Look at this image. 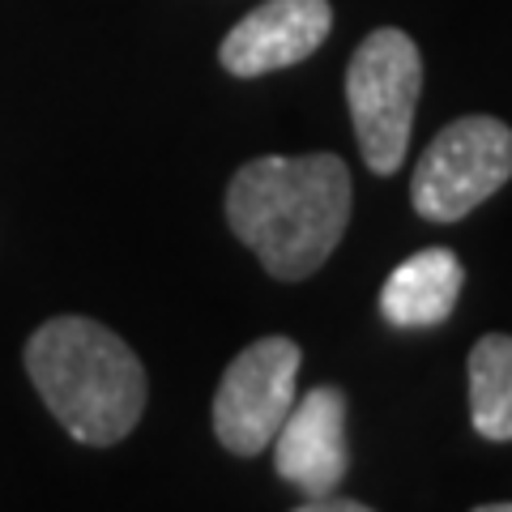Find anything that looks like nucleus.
I'll return each instance as SVG.
<instances>
[{
    "label": "nucleus",
    "instance_id": "6e6552de",
    "mask_svg": "<svg viewBox=\"0 0 512 512\" xmlns=\"http://www.w3.org/2000/svg\"><path fill=\"white\" fill-rule=\"evenodd\" d=\"M461 286H466V269H461L457 252L448 248H423L406 256L380 286V312L397 329H431L453 316Z\"/></svg>",
    "mask_w": 512,
    "mask_h": 512
},
{
    "label": "nucleus",
    "instance_id": "7ed1b4c3",
    "mask_svg": "<svg viewBox=\"0 0 512 512\" xmlns=\"http://www.w3.org/2000/svg\"><path fill=\"white\" fill-rule=\"evenodd\" d=\"M423 90V56L406 30L380 26L350 56L346 103L355 120L363 163L376 175H393L406 163L414 107Z\"/></svg>",
    "mask_w": 512,
    "mask_h": 512
},
{
    "label": "nucleus",
    "instance_id": "20e7f679",
    "mask_svg": "<svg viewBox=\"0 0 512 512\" xmlns=\"http://www.w3.org/2000/svg\"><path fill=\"white\" fill-rule=\"evenodd\" d=\"M512 180V128L495 116H461L440 128L410 180V205L427 222H461Z\"/></svg>",
    "mask_w": 512,
    "mask_h": 512
},
{
    "label": "nucleus",
    "instance_id": "39448f33",
    "mask_svg": "<svg viewBox=\"0 0 512 512\" xmlns=\"http://www.w3.org/2000/svg\"><path fill=\"white\" fill-rule=\"evenodd\" d=\"M299 363L291 338H261L231 359L214 393V436L227 453L256 457L274 444L299 397Z\"/></svg>",
    "mask_w": 512,
    "mask_h": 512
},
{
    "label": "nucleus",
    "instance_id": "1a4fd4ad",
    "mask_svg": "<svg viewBox=\"0 0 512 512\" xmlns=\"http://www.w3.org/2000/svg\"><path fill=\"white\" fill-rule=\"evenodd\" d=\"M470 419L483 440H512V338L487 333L470 350Z\"/></svg>",
    "mask_w": 512,
    "mask_h": 512
},
{
    "label": "nucleus",
    "instance_id": "f03ea898",
    "mask_svg": "<svg viewBox=\"0 0 512 512\" xmlns=\"http://www.w3.org/2000/svg\"><path fill=\"white\" fill-rule=\"evenodd\" d=\"M43 406L77 444L111 448L146 414V367L120 333L90 316H52L26 342Z\"/></svg>",
    "mask_w": 512,
    "mask_h": 512
},
{
    "label": "nucleus",
    "instance_id": "0eeeda50",
    "mask_svg": "<svg viewBox=\"0 0 512 512\" xmlns=\"http://www.w3.org/2000/svg\"><path fill=\"white\" fill-rule=\"evenodd\" d=\"M333 30L329 0H265L231 26L218 60L235 77H265L274 69L308 60Z\"/></svg>",
    "mask_w": 512,
    "mask_h": 512
},
{
    "label": "nucleus",
    "instance_id": "9b49d317",
    "mask_svg": "<svg viewBox=\"0 0 512 512\" xmlns=\"http://www.w3.org/2000/svg\"><path fill=\"white\" fill-rule=\"evenodd\" d=\"M478 512H512V504H483Z\"/></svg>",
    "mask_w": 512,
    "mask_h": 512
},
{
    "label": "nucleus",
    "instance_id": "f257e3e1",
    "mask_svg": "<svg viewBox=\"0 0 512 512\" xmlns=\"http://www.w3.org/2000/svg\"><path fill=\"white\" fill-rule=\"evenodd\" d=\"M350 171L338 154H265L235 171L227 222L278 282H303L342 244L350 222Z\"/></svg>",
    "mask_w": 512,
    "mask_h": 512
},
{
    "label": "nucleus",
    "instance_id": "423d86ee",
    "mask_svg": "<svg viewBox=\"0 0 512 512\" xmlns=\"http://www.w3.org/2000/svg\"><path fill=\"white\" fill-rule=\"evenodd\" d=\"M274 470L282 483H291L308 500L333 495L350 470L346 448V397L333 384L295 397L286 423L274 436Z\"/></svg>",
    "mask_w": 512,
    "mask_h": 512
},
{
    "label": "nucleus",
    "instance_id": "9d476101",
    "mask_svg": "<svg viewBox=\"0 0 512 512\" xmlns=\"http://www.w3.org/2000/svg\"><path fill=\"white\" fill-rule=\"evenodd\" d=\"M363 512L367 504H359V500H325V495H316V500H303L299 504V512Z\"/></svg>",
    "mask_w": 512,
    "mask_h": 512
}]
</instances>
